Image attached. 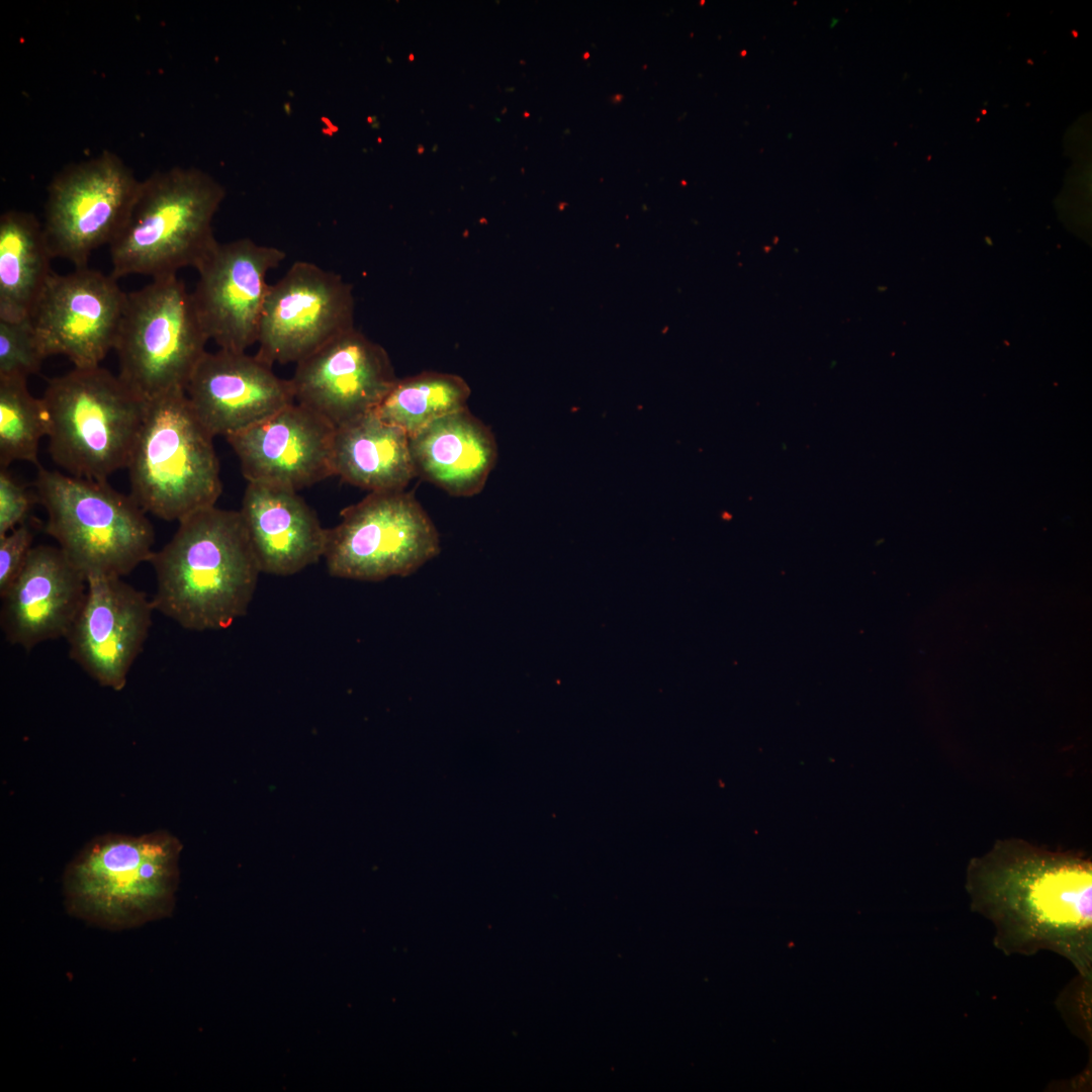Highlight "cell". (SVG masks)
<instances>
[{
	"label": "cell",
	"instance_id": "obj_18",
	"mask_svg": "<svg viewBox=\"0 0 1092 1092\" xmlns=\"http://www.w3.org/2000/svg\"><path fill=\"white\" fill-rule=\"evenodd\" d=\"M86 590V577L58 546L32 547L19 574L0 596L6 640L29 652L44 641L65 638Z\"/></svg>",
	"mask_w": 1092,
	"mask_h": 1092
},
{
	"label": "cell",
	"instance_id": "obj_23",
	"mask_svg": "<svg viewBox=\"0 0 1092 1092\" xmlns=\"http://www.w3.org/2000/svg\"><path fill=\"white\" fill-rule=\"evenodd\" d=\"M470 392L461 376L424 371L397 378L375 412L412 437L434 421L467 407Z\"/></svg>",
	"mask_w": 1092,
	"mask_h": 1092
},
{
	"label": "cell",
	"instance_id": "obj_10",
	"mask_svg": "<svg viewBox=\"0 0 1092 1092\" xmlns=\"http://www.w3.org/2000/svg\"><path fill=\"white\" fill-rule=\"evenodd\" d=\"M141 180L114 153L71 164L48 187L43 231L54 258L87 267L123 226Z\"/></svg>",
	"mask_w": 1092,
	"mask_h": 1092
},
{
	"label": "cell",
	"instance_id": "obj_22",
	"mask_svg": "<svg viewBox=\"0 0 1092 1092\" xmlns=\"http://www.w3.org/2000/svg\"><path fill=\"white\" fill-rule=\"evenodd\" d=\"M42 223L30 212L0 216V320L30 322L54 271Z\"/></svg>",
	"mask_w": 1092,
	"mask_h": 1092
},
{
	"label": "cell",
	"instance_id": "obj_1",
	"mask_svg": "<svg viewBox=\"0 0 1092 1092\" xmlns=\"http://www.w3.org/2000/svg\"><path fill=\"white\" fill-rule=\"evenodd\" d=\"M973 908L1006 954L1053 951L1091 983L1092 867L1073 854L1000 845L968 870Z\"/></svg>",
	"mask_w": 1092,
	"mask_h": 1092
},
{
	"label": "cell",
	"instance_id": "obj_20",
	"mask_svg": "<svg viewBox=\"0 0 1092 1092\" xmlns=\"http://www.w3.org/2000/svg\"><path fill=\"white\" fill-rule=\"evenodd\" d=\"M410 449L417 476L455 496L480 492L497 458L491 430L468 406L410 437Z\"/></svg>",
	"mask_w": 1092,
	"mask_h": 1092
},
{
	"label": "cell",
	"instance_id": "obj_6",
	"mask_svg": "<svg viewBox=\"0 0 1092 1092\" xmlns=\"http://www.w3.org/2000/svg\"><path fill=\"white\" fill-rule=\"evenodd\" d=\"M36 498L46 509V532L86 577L130 573L150 561L155 533L130 494L107 481L76 477L37 466Z\"/></svg>",
	"mask_w": 1092,
	"mask_h": 1092
},
{
	"label": "cell",
	"instance_id": "obj_30",
	"mask_svg": "<svg viewBox=\"0 0 1092 1092\" xmlns=\"http://www.w3.org/2000/svg\"><path fill=\"white\" fill-rule=\"evenodd\" d=\"M524 116H529V113H528V112H525V113H524Z\"/></svg>",
	"mask_w": 1092,
	"mask_h": 1092
},
{
	"label": "cell",
	"instance_id": "obj_2",
	"mask_svg": "<svg viewBox=\"0 0 1092 1092\" xmlns=\"http://www.w3.org/2000/svg\"><path fill=\"white\" fill-rule=\"evenodd\" d=\"M149 562L155 611L192 631L226 629L244 616L261 573L240 512L215 506L179 522Z\"/></svg>",
	"mask_w": 1092,
	"mask_h": 1092
},
{
	"label": "cell",
	"instance_id": "obj_17",
	"mask_svg": "<svg viewBox=\"0 0 1092 1092\" xmlns=\"http://www.w3.org/2000/svg\"><path fill=\"white\" fill-rule=\"evenodd\" d=\"M185 392L213 437L244 431L295 402L290 379L278 377L272 365L225 349L204 353Z\"/></svg>",
	"mask_w": 1092,
	"mask_h": 1092
},
{
	"label": "cell",
	"instance_id": "obj_24",
	"mask_svg": "<svg viewBox=\"0 0 1092 1092\" xmlns=\"http://www.w3.org/2000/svg\"><path fill=\"white\" fill-rule=\"evenodd\" d=\"M49 432L47 406L29 392L27 380L0 379V467L14 461L38 466L39 441Z\"/></svg>",
	"mask_w": 1092,
	"mask_h": 1092
},
{
	"label": "cell",
	"instance_id": "obj_27",
	"mask_svg": "<svg viewBox=\"0 0 1092 1092\" xmlns=\"http://www.w3.org/2000/svg\"><path fill=\"white\" fill-rule=\"evenodd\" d=\"M32 498L7 469H0V536L24 523Z\"/></svg>",
	"mask_w": 1092,
	"mask_h": 1092
},
{
	"label": "cell",
	"instance_id": "obj_4",
	"mask_svg": "<svg viewBox=\"0 0 1092 1092\" xmlns=\"http://www.w3.org/2000/svg\"><path fill=\"white\" fill-rule=\"evenodd\" d=\"M224 189L197 169L156 171L141 181L126 220L109 245L111 276L152 279L197 269L218 242L211 222Z\"/></svg>",
	"mask_w": 1092,
	"mask_h": 1092
},
{
	"label": "cell",
	"instance_id": "obj_14",
	"mask_svg": "<svg viewBox=\"0 0 1092 1092\" xmlns=\"http://www.w3.org/2000/svg\"><path fill=\"white\" fill-rule=\"evenodd\" d=\"M154 611L152 600L122 577H88L84 602L65 637L70 658L101 687L123 690Z\"/></svg>",
	"mask_w": 1092,
	"mask_h": 1092
},
{
	"label": "cell",
	"instance_id": "obj_5",
	"mask_svg": "<svg viewBox=\"0 0 1092 1092\" xmlns=\"http://www.w3.org/2000/svg\"><path fill=\"white\" fill-rule=\"evenodd\" d=\"M212 439L185 390L147 400L126 467L131 497L165 521L214 507L222 485Z\"/></svg>",
	"mask_w": 1092,
	"mask_h": 1092
},
{
	"label": "cell",
	"instance_id": "obj_19",
	"mask_svg": "<svg viewBox=\"0 0 1092 1092\" xmlns=\"http://www.w3.org/2000/svg\"><path fill=\"white\" fill-rule=\"evenodd\" d=\"M239 512L261 572L292 575L324 557L328 529L297 491L248 482Z\"/></svg>",
	"mask_w": 1092,
	"mask_h": 1092
},
{
	"label": "cell",
	"instance_id": "obj_12",
	"mask_svg": "<svg viewBox=\"0 0 1092 1092\" xmlns=\"http://www.w3.org/2000/svg\"><path fill=\"white\" fill-rule=\"evenodd\" d=\"M125 299L111 275L87 267L53 272L30 318L43 357L63 355L78 368L100 366L114 349Z\"/></svg>",
	"mask_w": 1092,
	"mask_h": 1092
},
{
	"label": "cell",
	"instance_id": "obj_11",
	"mask_svg": "<svg viewBox=\"0 0 1092 1092\" xmlns=\"http://www.w3.org/2000/svg\"><path fill=\"white\" fill-rule=\"evenodd\" d=\"M352 286L314 263L296 261L269 285L257 356L270 365L298 363L354 326Z\"/></svg>",
	"mask_w": 1092,
	"mask_h": 1092
},
{
	"label": "cell",
	"instance_id": "obj_9",
	"mask_svg": "<svg viewBox=\"0 0 1092 1092\" xmlns=\"http://www.w3.org/2000/svg\"><path fill=\"white\" fill-rule=\"evenodd\" d=\"M440 550L439 533L413 493L373 491L327 530L324 557L332 576L381 581L414 573Z\"/></svg>",
	"mask_w": 1092,
	"mask_h": 1092
},
{
	"label": "cell",
	"instance_id": "obj_25",
	"mask_svg": "<svg viewBox=\"0 0 1092 1092\" xmlns=\"http://www.w3.org/2000/svg\"><path fill=\"white\" fill-rule=\"evenodd\" d=\"M44 359L30 322L0 320V379L27 380L39 371Z\"/></svg>",
	"mask_w": 1092,
	"mask_h": 1092
},
{
	"label": "cell",
	"instance_id": "obj_8",
	"mask_svg": "<svg viewBox=\"0 0 1092 1092\" xmlns=\"http://www.w3.org/2000/svg\"><path fill=\"white\" fill-rule=\"evenodd\" d=\"M209 341L177 275L126 293L114 345L118 377L142 399L185 390Z\"/></svg>",
	"mask_w": 1092,
	"mask_h": 1092
},
{
	"label": "cell",
	"instance_id": "obj_15",
	"mask_svg": "<svg viewBox=\"0 0 1092 1092\" xmlns=\"http://www.w3.org/2000/svg\"><path fill=\"white\" fill-rule=\"evenodd\" d=\"M397 377L385 349L355 328L296 363L295 401L335 428L373 412Z\"/></svg>",
	"mask_w": 1092,
	"mask_h": 1092
},
{
	"label": "cell",
	"instance_id": "obj_28",
	"mask_svg": "<svg viewBox=\"0 0 1092 1092\" xmlns=\"http://www.w3.org/2000/svg\"><path fill=\"white\" fill-rule=\"evenodd\" d=\"M424 151H425V148H424V146H423V145H419V146H418V153H419L420 155H422V154L424 153Z\"/></svg>",
	"mask_w": 1092,
	"mask_h": 1092
},
{
	"label": "cell",
	"instance_id": "obj_26",
	"mask_svg": "<svg viewBox=\"0 0 1092 1092\" xmlns=\"http://www.w3.org/2000/svg\"><path fill=\"white\" fill-rule=\"evenodd\" d=\"M33 534L25 523L0 536V596L22 569L32 548Z\"/></svg>",
	"mask_w": 1092,
	"mask_h": 1092
},
{
	"label": "cell",
	"instance_id": "obj_3",
	"mask_svg": "<svg viewBox=\"0 0 1092 1092\" xmlns=\"http://www.w3.org/2000/svg\"><path fill=\"white\" fill-rule=\"evenodd\" d=\"M181 849L178 838L165 830L92 839L65 871L68 911L109 929L168 916L174 907Z\"/></svg>",
	"mask_w": 1092,
	"mask_h": 1092
},
{
	"label": "cell",
	"instance_id": "obj_29",
	"mask_svg": "<svg viewBox=\"0 0 1092 1092\" xmlns=\"http://www.w3.org/2000/svg\"><path fill=\"white\" fill-rule=\"evenodd\" d=\"M410 60H411V61H413V60H414V55H413V54H412V55H410Z\"/></svg>",
	"mask_w": 1092,
	"mask_h": 1092
},
{
	"label": "cell",
	"instance_id": "obj_7",
	"mask_svg": "<svg viewBox=\"0 0 1092 1092\" xmlns=\"http://www.w3.org/2000/svg\"><path fill=\"white\" fill-rule=\"evenodd\" d=\"M49 416V453L67 474L107 481L126 468L146 400L101 366L49 380L41 396Z\"/></svg>",
	"mask_w": 1092,
	"mask_h": 1092
},
{
	"label": "cell",
	"instance_id": "obj_13",
	"mask_svg": "<svg viewBox=\"0 0 1092 1092\" xmlns=\"http://www.w3.org/2000/svg\"><path fill=\"white\" fill-rule=\"evenodd\" d=\"M286 254L250 239L218 243L196 269L191 292L200 323L219 349L246 352L257 343L270 270Z\"/></svg>",
	"mask_w": 1092,
	"mask_h": 1092
},
{
	"label": "cell",
	"instance_id": "obj_21",
	"mask_svg": "<svg viewBox=\"0 0 1092 1092\" xmlns=\"http://www.w3.org/2000/svg\"><path fill=\"white\" fill-rule=\"evenodd\" d=\"M334 475L373 491L404 490L417 476L410 437L375 411L335 428Z\"/></svg>",
	"mask_w": 1092,
	"mask_h": 1092
},
{
	"label": "cell",
	"instance_id": "obj_16",
	"mask_svg": "<svg viewBox=\"0 0 1092 1092\" xmlns=\"http://www.w3.org/2000/svg\"><path fill=\"white\" fill-rule=\"evenodd\" d=\"M335 427L296 401L226 437L248 482L299 490L334 475Z\"/></svg>",
	"mask_w": 1092,
	"mask_h": 1092
}]
</instances>
